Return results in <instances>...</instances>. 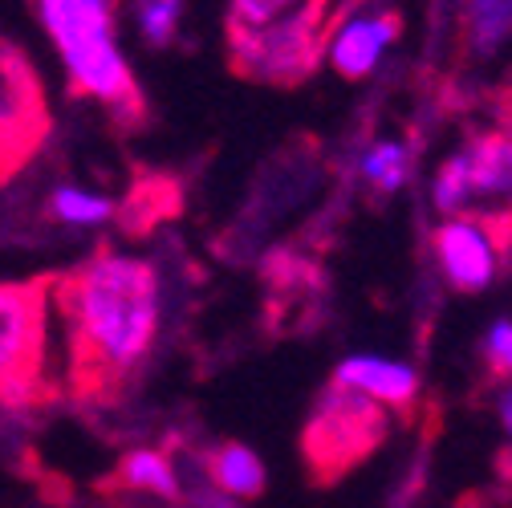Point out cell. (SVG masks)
Here are the masks:
<instances>
[{"instance_id":"6da1fadb","label":"cell","mask_w":512,"mask_h":508,"mask_svg":"<svg viewBox=\"0 0 512 508\" xmlns=\"http://www.w3.org/2000/svg\"><path fill=\"white\" fill-rule=\"evenodd\" d=\"M53 301L70 338V387L82 399L118 395L159 334L155 265L102 248L82 269L53 277Z\"/></svg>"},{"instance_id":"7a4b0ae2","label":"cell","mask_w":512,"mask_h":508,"mask_svg":"<svg viewBox=\"0 0 512 508\" xmlns=\"http://www.w3.org/2000/svg\"><path fill=\"white\" fill-rule=\"evenodd\" d=\"M33 9L61 53L70 90L98 102L118 126H135L143 118V94L118 53L114 0H33Z\"/></svg>"},{"instance_id":"3957f363","label":"cell","mask_w":512,"mask_h":508,"mask_svg":"<svg viewBox=\"0 0 512 508\" xmlns=\"http://www.w3.org/2000/svg\"><path fill=\"white\" fill-rule=\"evenodd\" d=\"M435 204L452 220L484 224L500 248H512V135H480L439 167Z\"/></svg>"},{"instance_id":"277c9868","label":"cell","mask_w":512,"mask_h":508,"mask_svg":"<svg viewBox=\"0 0 512 508\" xmlns=\"http://www.w3.org/2000/svg\"><path fill=\"white\" fill-rule=\"evenodd\" d=\"M53 277L9 281L0 293V391L5 407H29L45 391V354H49V309Z\"/></svg>"},{"instance_id":"5b68a950","label":"cell","mask_w":512,"mask_h":508,"mask_svg":"<svg viewBox=\"0 0 512 508\" xmlns=\"http://www.w3.org/2000/svg\"><path fill=\"white\" fill-rule=\"evenodd\" d=\"M387 407L378 399L350 391L342 383H330L317 399L301 452L305 464L313 468V480H338L342 472H350L354 464H362L382 439H387Z\"/></svg>"},{"instance_id":"8992f818","label":"cell","mask_w":512,"mask_h":508,"mask_svg":"<svg viewBox=\"0 0 512 508\" xmlns=\"http://www.w3.org/2000/svg\"><path fill=\"white\" fill-rule=\"evenodd\" d=\"M330 41H334L330 37V0H309L297 13L256 29V33H232L228 57L252 82L297 86L317 70L322 49Z\"/></svg>"},{"instance_id":"52a82bcc","label":"cell","mask_w":512,"mask_h":508,"mask_svg":"<svg viewBox=\"0 0 512 508\" xmlns=\"http://www.w3.org/2000/svg\"><path fill=\"white\" fill-rule=\"evenodd\" d=\"M0 110H5L0 114V171L13 179L53 131L37 70L13 41H5L0 53Z\"/></svg>"},{"instance_id":"ba28073f","label":"cell","mask_w":512,"mask_h":508,"mask_svg":"<svg viewBox=\"0 0 512 508\" xmlns=\"http://www.w3.org/2000/svg\"><path fill=\"white\" fill-rule=\"evenodd\" d=\"M496 236L484 224L472 220H447L435 232V252H439V265L447 273L460 293H480L492 285L496 277Z\"/></svg>"},{"instance_id":"9c48e42d","label":"cell","mask_w":512,"mask_h":508,"mask_svg":"<svg viewBox=\"0 0 512 508\" xmlns=\"http://www.w3.org/2000/svg\"><path fill=\"white\" fill-rule=\"evenodd\" d=\"M334 383L362 391L370 399H378L382 407H399L407 411L419 399V374L403 362L391 358H370V354H354L334 370Z\"/></svg>"},{"instance_id":"30bf717a","label":"cell","mask_w":512,"mask_h":508,"mask_svg":"<svg viewBox=\"0 0 512 508\" xmlns=\"http://www.w3.org/2000/svg\"><path fill=\"white\" fill-rule=\"evenodd\" d=\"M403 21L395 13L387 17H358V21H346L334 41H330V61H334V70L350 82L366 78L374 66H378V57L387 53V45L399 37Z\"/></svg>"},{"instance_id":"8fae6325","label":"cell","mask_w":512,"mask_h":508,"mask_svg":"<svg viewBox=\"0 0 512 508\" xmlns=\"http://www.w3.org/2000/svg\"><path fill=\"white\" fill-rule=\"evenodd\" d=\"M208 480L224 496L256 500L265 492V464L256 460L248 448H240V443H224V448H216L208 456Z\"/></svg>"},{"instance_id":"7c38bea8","label":"cell","mask_w":512,"mask_h":508,"mask_svg":"<svg viewBox=\"0 0 512 508\" xmlns=\"http://www.w3.org/2000/svg\"><path fill=\"white\" fill-rule=\"evenodd\" d=\"M118 480H122L126 488L151 492V496H163V500H179V496H183L171 460H167L163 452H147V448L131 452V456L118 464Z\"/></svg>"},{"instance_id":"4fadbf2b","label":"cell","mask_w":512,"mask_h":508,"mask_svg":"<svg viewBox=\"0 0 512 508\" xmlns=\"http://www.w3.org/2000/svg\"><path fill=\"white\" fill-rule=\"evenodd\" d=\"M464 29H468V45L476 53H492L512 33V0H468Z\"/></svg>"},{"instance_id":"5bb4252c","label":"cell","mask_w":512,"mask_h":508,"mask_svg":"<svg viewBox=\"0 0 512 508\" xmlns=\"http://www.w3.org/2000/svg\"><path fill=\"white\" fill-rule=\"evenodd\" d=\"M407 147H399V143H374L370 151H366V159H362V175H366V183L374 187V192H395V187L407 179Z\"/></svg>"},{"instance_id":"9a60e30c","label":"cell","mask_w":512,"mask_h":508,"mask_svg":"<svg viewBox=\"0 0 512 508\" xmlns=\"http://www.w3.org/2000/svg\"><path fill=\"white\" fill-rule=\"evenodd\" d=\"M301 5H309V0H232V9H228V37L232 33H256V29H265V25L297 13Z\"/></svg>"},{"instance_id":"2e32d148","label":"cell","mask_w":512,"mask_h":508,"mask_svg":"<svg viewBox=\"0 0 512 508\" xmlns=\"http://www.w3.org/2000/svg\"><path fill=\"white\" fill-rule=\"evenodd\" d=\"M53 216L66 220V224H102L114 216V204L90 192H78V187H57L53 200H49Z\"/></svg>"},{"instance_id":"e0dca14e","label":"cell","mask_w":512,"mask_h":508,"mask_svg":"<svg viewBox=\"0 0 512 508\" xmlns=\"http://www.w3.org/2000/svg\"><path fill=\"white\" fill-rule=\"evenodd\" d=\"M179 9L183 0H139V25L151 45H171L179 29Z\"/></svg>"},{"instance_id":"ac0fdd59","label":"cell","mask_w":512,"mask_h":508,"mask_svg":"<svg viewBox=\"0 0 512 508\" xmlns=\"http://www.w3.org/2000/svg\"><path fill=\"white\" fill-rule=\"evenodd\" d=\"M488 362L496 374H512V322H496L488 334Z\"/></svg>"},{"instance_id":"d6986e66","label":"cell","mask_w":512,"mask_h":508,"mask_svg":"<svg viewBox=\"0 0 512 508\" xmlns=\"http://www.w3.org/2000/svg\"><path fill=\"white\" fill-rule=\"evenodd\" d=\"M500 419H504V427H508V435H512V391L500 395Z\"/></svg>"},{"instance_id":"ffe728a7","label":"cell","mask_w":512,"mask_h":508,"mask_svg":"<svg viewBox=\"0 0 512 508\" xmlns=\"http://www.w3.org/2000/svg\"><path fill=\"white\" fill-rule=\"evenodd\" d=\"M460 508H476V504H472V500H468V504H460Z\"/></svg>"}]
</instances>
